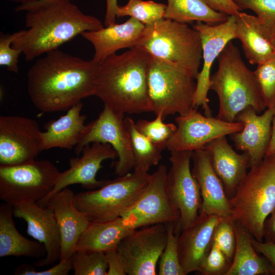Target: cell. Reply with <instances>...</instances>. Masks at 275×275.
<instances>
[{"mask_svg":"<svg viewBox=\"0 0 275 275\" xmlns=\"http://www.w3.org/2000/svg\"><path fill=\"white\" fill-rule=\"evenodd\" d=\"M167 168L160 164L151 174L149 183L141 197L121 216L132 229L157 224L178 223L179 210L170 194Z\"/></svg>","mask_w":275,"mask_h":275,"instance_id":"10","label":"cell"},{"mask_svg":"<svg viewBox=\"0 0 275 275\" xmlns=\"http://www.w3.org/2000/svg\"><path fill=\"white\" fill-rule=\"evenodd\" d=\"M134 230L126 225L121 217L104 222H90L79 239L75 251L105 253L117 249L120 241Z\"/></svg>","mask_w":275,"mask_h":275,"instance_id":"28","label":"cell"},{"mask_svg":"<svg viewBox=\"0 0 275 275\" xmlns=\"http://www.w3.org/2000/svg\"><path fill=\"white\" fill-rule=\"evenodd\" d=\"M235 26V15H230L226 21L217 24L211 25L197 21L193 26L201 37L203 59L202 68L196 79L193 107L198 108L201 106L204 115L207 117L212 116V113L208 104L209 99L208 98L211 69L215 59L217 58L226 45L236 39Z\"/></svg>","mask_w":275,"mask_h":275,"instance_id":"16","label":"cell"},{"mask_svg":"<svg viewBox=\"0 0 275 275\" xmlns=\"http://www.w3.org/2000/svg\"><path fill=\"white\" fill-rule=\"evenodd\" d=\"M203 149L208 153L212 168L228 198L231 199L246 176L247 169L250 168L249 154L237 153L228 142L226 136L210 141Z\"/></svg>","mask_w":275,"mask_h":275,"instance_id":"23","label":"cell"},{"mask_svg":"<svg viewBox=\"0 0 275 275\" xmlns=\"http://www.w3.org/2000/svg\"><path fill=\"white\" fill-rule=\"evenodd\" d=\"M60 173L47 160L0 166V199L12 206L37 202L53 189Z\"/></svg>","mask_w":275,"mask_h":275,"instance_id":"9","label":"cell"},{"mask_svg":"<svg viewBox=\"0 0 275 275\" xmlns=\"http://www.w3.org/2000/svg\"><path fill=\"white\" fill-rule=\"evenodd\" d=\"M99 63L59 49L37 59L27 74V89L33 105L43 113L65 111L94 96Z\"/></svg>","mask_w":275,"mask_h":275,"instance_id":"1","label":"cell"},{"mask_svg":"<svg viewBox=\"0 0 275 275\" xmlns=\"http://www.w3.org/2000/svg\"><path fill=\"white\" fill-rule=\"evenodd\" d=\"M74 275H106L108 265L102 252L77 250L72 256Z\"/></svg>","mask_w":275,"mask_h":275,"instance_id":"33","label":"cell"},{"mask_svg":"<svg viewBox=\"0 0 275 275\" xmlns=\"http://www.w3.org/2000/svg\"><path fill=\"white\" fill-rule=\"evenodd\" d=\"M229 199L232 218L258 241L263 240L264 223L275 208V154L251 167Z\"/></svg>","mask_w":275,"mask_h":275,"instance_id":"6","label":"cell"},{"mask_svg":"<svg viewBox=\"0 0 275 275\" xmlns=\"http://www.w3.org/2000/svg\"><path fill=\"white\" fill-rule=\"evenodd\" d=\"M145 27L139 20L130 17L122 23L85 32L81 35L92 44L93 59L100 63L120 49L135 47Z\"/></svg>","mask_w":275,"mask_h":275,"instance_id":"24","label":"cell"},{"mask_svg":"<svg viewBox=\"0 0 275 275\" xmlns=\"http://www.w3.org/2000/svg\"><path fill=\"white\" fill-rule=\"evenodd\" d=\"M262 22L267 37L275 50V24Z\"/></svg>","mask_w":275,"mask_h":275,"instance_id":"49","label":"cell"},{"mask_svg":"<svg viewBox=\"0 0 275 275\" xmlns=\"http://www.w3.org/2000/svg\"><path fill=\"white\" fill-rule=\"evenodd\" d=\"M72 269V257L66 260H60V262L52 267L43 271H37L34 266L23 264L17 267L16 275H67Z\"/></svg>","mask_w":275,"mask_h":275,"instance_id":"41","label":"cell"},{"mask_svg":"<svg viewBox=\"0 0 275 275\" xmlns=\"http://www.w3.org/2000/svg\"><path fill=\"white\" fill-rule=\"evenodd\" d=\"M81 154L80 157L69 159V168L61 172L53 189L37 202L39 205L44 207L53 195L70 185L80 184L83 188L94 189L106 182L107 180H98L96 176L104 160L118 158L113 147L107 143L94 142L86 145Z\"/></svg>","mask_w":275,"mask_h":275,"instance_id":"17","label":"cell"},{"mask_svg":"<svg viewBox=\"0 0 275 275\" xmlns=\"http://www.w3.org/2000/svg\"><path fill=\"white\" fill-rule=\"evenodd\" d=\"M145 26L135 46L153 58L181 69L196 79L202 58L199 32L186 23L166 18Z\"/></svg>","mask_w":275,"mask_h":275,"instance_id":"5","label":"cell"},{"mask_svg":"<svg viewBox=\"0 0 275 275\" xmlns=\"http://www.w3.org/2000/svg\"><path fill=\"white\" fill-rule=\"evenodd\" d=\"M195 79L181 69L152 57L147 72L151 112L163 120L187 113L194 108Z\"/></svg>","mask_w":275,"mask_h":275,"instance_id":"8","label":"cell"},{"mask_svg":"<svg viewBox=\"0 0 275 275\" xmlns=\"http://www.w3.org/2000/svg\"><path fill=\"white\" fill-rule=\"evenodd\" d=\"M167 241L166 224L138 228L125 236L117 250L128 275L157 274L156 265Z\"/></svg>","mask_w":275,"mask_h":275,"instance_id":"12","label":"cell"},{"mask_svg":"<svg viewBox=\"0 0 275 275\" xmlns=\"http://www.w3.org/2000/svg\"><path fill=\"white\" fill-rule=\"evenodd\" d=\"M274 154H275V112L272 119L271 135L265 156Z\"/></svg>","mask_w":275,"mask_h":275,"instance_id":"48","label":"cell"},{"mask_svg":"<svg viewBox=\"0 0 275 275\" xmlns=\"http://www.w3.org/2000/svg\"><path fill=\"white\" fill-rule=\"evenodd\" d=\"M151 58L138 46L110 56L99 63L94 80V96L104 106L120 114L151 112L147 84Z\"/></svg>","mask_w":275,"mask_h":275,"instance_id":"3","label":"cell"},{"mask_svg":"<svg viewBox=\"0 0 275 275\" xmlns=\"http://www.w3.org/2000/svg\"><path fill=\"white\" fill-rule=\"evenodd\" d=\"M24 30L12 34L0 35V65L6 66L8 71L15 73L19 72V57L21 50L12 46V42L21 35Z\"/></svg>","mask_w":275,"mask_h":275,"instance_id":"38","label":"cell"},{"mask_svg":"<svg viewBox=\"0 0 275 275\" xmlns=\"http://www.w3.org/2000/svg\"><path fill=\"white\" fill-rule=\"evenodd\" d=\"M13 215L23 219L27 224L26 233L43 244L46 254L34 263L36 267L51 265L60 260L61 240L59 228L51 209L28 202L13 206Z\"/></svg>","mask_w":275,"mask_h":275,"instance_id":"18","label":"cell"},{"mask_svg":"<svg viewBox=\"0 0 275 275\" xmlns=\"http://www.w3.org/2000/svg\"><path fill=\"white\" fill-rule=\"evenodd\" d=\"M118 6L117 0H106V12L104 21L105 26L116 23Z\"/></svg>","mask_w":275,"mask_h":275,"instance_id":"46","label":"cell"},{"mask_svg":"<svg viewBox=\"0 0 275 275\" xmlns=\"http://www.w3.org/2000/svg\"><path fill=\"white\" fill-rule=\"evenodd\" d=\"M215 10L230 15H237L241 9L232 0H206Z\"/></svg>","mask_w":275,"mask_h":275,"instance_id":"44","label":"cell"},{"mask_svg":"<svg viewBox=\"0 0 275 275\" xmlns=\"http://www.w3.org/2000/svg\"><path fill=\"white\" fill-rule=\"evenodd\" d=\"M235 34L250 64L258 65L275 57V50L257 16L240 12L236 16Z\"/></svg>","mask_w":275,"mask_h":275,"instance_id":"26","label":"cell"},{"mask_svg":"<svg viewBox=\"0 0 275 275\" xmlns=\"http://www.w3.org/2000/svg\"><path fill=\"white\" fill-rule=\"evenodd\" d=\"M175 121L177 129L166 145L171 152L203 149L210 141L240 131L243 128L241 122H227L217 117L203 116L197 107L179 115Z\"/></svg>","mask_w":275,"mask_h":275,"instance_id":"13","label":"cell"},{"mask_svg":"<svg viewBox=\"0 0 275 275\" xmlns=\"http://www.w3.org/2000/svg\"><path fill=\"white\" fill-rule=\"evenodd\" d=\"M177 224L171 223L166 224L167 241L165 248L159 260L157 274L184 275L179 258L178 235L176 233Z\"/></svg>","mask_w":275,"mask_h":275,"instance_id":"34","label":"cell"},{"mask_svg":"<svg viewBox=\"0 0 275 275\" xmlns=\"http://www.w3.org/2000/svg\"><path fill=\"white\" fill-rule=\"evenodd\" d=\"M266 108L275 107V57L257 65L254 71Z\"/></svg>","mask_w":275,"mask_h":275,"instance_id":"36","label":"cell"},{"mask_svg":"<svg viewBox=\"0 0 275 275\" xmlns=\"http://www.w3.org/2000/svg\"><path fill=\"white\" fill-rule=\"evenodd\" d=\"M263 240L275 243V208L264 223Z\"/></svg>","mask_w":275,"mask_h":275,"instance_id":"45","label":"cell"},{"mask_svg":"<svg viewBox=\"0 0 275 275\" xmlns=\"http://www.w3.org/2000/svg\"><path fill=\"white\" fill-rule=\"evenodd\" d=\"M41 132L34 120L18 116H0V166L35 160L40 151Z\"/></svg>","mask_w":275,"mask_h":275,"instance_id":"14","label":"cell"},{"mask_svg":"<svg viewBox=\"0 0 275 275\" xmlns=\"http://www.w3.org/2000/svg\"><path fill=\"white\" fill-rule=\"evenodd\" d=\"M124 115L104 106L98 118L86 125L74 152L79 156L83 148L94 142L111 145L118 154L115 174L123 176L134 168V158L128 132L124 124Z\"/></svg>","mask_w":275,"mask_h":275,"instance_id":"11","label":"cell"},{"mask_svg":"<svg viewBox=\"0 0 275 275\" xmlns=\"http://www.w3.org/2000/svg\"><path fill=\"white\" fill-rule=\"evenodd\" d=\"M11 2L19 3L20 6H36L56 4L59 3L71 2L73 0H7Z\"/></svg>","mask_w":275,"mask_h":275,"instance_id":"47","label":"cell"},{"mask_svg":"<svg viewBox=\"0 0 275 275\" xmlns=\"http://www.w3.org/2000/svg\"><path fill=\"white\" fill-rule=\"evenodd\" d=\"M231 263L213 242L210 251L197 272L202 275H226Z\"/></svg>","mask_w":275,"mask_h":275,"instance_id":"39","label":"cell"},{"mask_svg":"<svg viewBox=\"0 0 275 275\" xmlns=\"http://www.w3.org/2000/svg\"><path fill=\"white\" fill-rule=\"evenodd\" d=\"M241 9L254 11L263 22L275 24V0H232Z\"/></svg>","mask_w":275,"mask_h":275,"instance_id":"40","label":"cell"},{"mask_svg":"<svg viewBox=\"0 0 275 275\" xmlns=\"http://www.w3.org/2000/svg\"><path fill=\"white\" fill-rule=\"evenodd\" d=\"M16 12H25L21 35L12 46L21 50L31 61L56 49L87 31L98 30L103 26L96 17L83 13L72 2L36 6L16 7Z\"/></svg>","mask_w":275,"mask_h":275,"instance_id":"2","label":"cell"},{"mask_svg":"<svg viewBox=\"0 0 275 275\" xmlns=\"http://www.w3.org/2000/svg\"><path fill=\"white\" fill-rule=\"evenodd\" d=\"M45 206L53 211L59 228L61 240L60 260L68 259L75 253L79 239L90 221L86 214L77 208L75 195L67 187L53 195Z\"/></svg>","mask_w":275,"mask_h":275,"instance_id":"21","label":"cell"},{"mask_svg":"<svg viewBox=\"0 0 275 275\" xmlns=\"http://www.w3.org/2000/svg\"><path fill=\"white\" fill-rule=\"evenodd\" d=\"M124 124L130 138L134 155L133 171L148 172L151 167L158 163L162 158L163 150L141 133L131 118H125Z\"/></svg>","mask_w":275,"mask_h":275,"instance_id":"31","label":"cell"},{"mask_svg":"<svg viewBox=\"0 0 275 275\" xmlns=\"http://www.w3.org/2000/svg\"><path fill=\"white\" fill-rule=\"evenodd\" d=\"M236 246L226 275H270L268 261L258 255L252 243L253 236L241 224L234 221Z\"/></svg>","mask_w":275,"mask_h":275,"instance_id":"29","label":"cell"},{"mask_svg":"<svg viewBox=\"0 0 275 275\" xmlns=\"http://www.w3.org/2000/svg\"><path fill=\"white\" fill-rule=\"evenodd\" d=\"M275 107L267 108L259 115L252 107L240 112L235 121L242 122L243 129L231 134L230 139L238 150L250 156V168L260 162L265 156L270 140Z\"/></svg>","mask_w":275,"mask_h":275,"instance_id":"20","label":"cell"},{"mask_svg":"<svg viewBox=\"0 0 275 275\" xmlns=\"http://www.w3.org/2000/svg\"><path fill=\"white\" fill-rule=\"evenodd\" d=\"M82 106L80 102L58 119L45 124V131L41 134V151L53 148L70 150L75 147L86 126L87 116L81 115Z\"/></svg>","mask_w":275,"mask_h":275,"instance_id":"25","label":"cell"},{"mask_svg":"<svg viewBox=\"0 0 275 275\" xmlns=\"http://www.w3.org/2000/svg\"><path fill=\"white\" fill-rule=\"evenodd\" d=\"M252 243L256 251L262 254L268 261L271 268V274L275 275V243L259 241L253 236Z\"/></svg>","mask_w":275,"mask_h":275,"instance_id":"43","label":"cell"},{"mask_svg":"<svg viewBox=\"0 0 275 275\" xmlns=\"http://www.w3.org/2000/svg\"><path fill=\"white\" fill-rule=\"evenodd\" d=\"M163 120L158 115L152 121L140 119L135 123L138 130L162 150L177 129L176 125L164 123Z\"/></svg>","mask_w":275,"mask_h":275,"instance_id":"35","label":"cell"},{"mask_svg":"<svg viewBox=\"0 0 275 275\" xmlns=\"http://www.w3.org/2000/svg\"><path fill=\"white\" fill-rule=\"evenodd\" d=\"M167 5L153 1L129 0L124 6H118L117 17L129 16L145 26L164 18Z\"/></svg>","mask_w":275,"mask_h":275,"instance_id":"32","label":"cell"},{"mask_svg":"<svg viewBox=\"0 0 275 275\" xmlns=\"http://www.w3.org/2000/svg\"><path fill=\"white\" fill-rule=\"evenodd\" d=\"M218 69L210 76V90L217 94L216 117L235 122L237 115L248 107L258 114L266 108L254 71L245 65L238 48L230 41L217 57Z\"/></svg>","mask_w":275,"mask_h":275,"instance_id":"4","label":"cell"},{"mask_svg":"<svg viewBox=\"0 0 275 275\" xmlns=\"http://www.w3.org/2000/svg\"><path fill=\"white\" fill-rule=\"evenodd\" d=\"M151 174L133 171L116 179L107 180L95 190L75 195L77 208L90 222H104L121 217L141 197Z\"/></svg>","mask_w":275,"mask_h":275,"instance_id":"7","label":"cell"},{"mask_svg":"<svg viewBox=\"0 0 275 275\" xmlns=\"http://www.w3.org/2000/svg\"><path fill=\"white\" fill-rule=\"evenodd\" d=\"M104 253L108 265L106 275L127 274L124 260L117 249Z\"/></svg>","mask_w":275,"mask_h":275,"instance_id":"42","label":"cell"},{"mask_svg":"<svg viewBox=\"0 0 275 275\" xmlns=\"http://www.w3.org/2000/svg\"><path fill=\"white\" fill-rule=\"evenodd\" d=\"M223 217L199 214L178 237V250L184 275L198 272L211 250L215 229Z\"/></svg>","mask_w":275,"mask_h":275,"instance_id":"19","label":"cell"},{"mask_svg":"<svg viewBox=\"0 0 275 275\" xmlns=\"http://www.w3.org/2000/svg\"><path fill=\"white\" fill-rule=\"evenodd\" d=\"M164 18L187 23L194 21L217 24L229 15L214 9L206 0H167Z\"/></svg>","mask_w":275,"mask_h":275,"instance_id":"30","label":"cell"},{"mask_svg":"<svg viewBox=\"0 0 275 275\" xmlns=\"http://www.w3.org/2000/svg\"><path fill=\"white\" fill-rule=\"evenodd\" d=\"M213 242L232 263L236 246L234 221L232 217L222 218L215 229Z\"/></svg>","mask_w":275,"mask_h":275,"instance_id":"37","label":"cell"},{"mask_svg":"<svg viewBox=\"0 0 275 275\" xmlns=\"http://www.w3.org/2000/svg\"><path fill=\"white\" fill-rule=\"evenodd\" d=\"M13 207L4 202L0 205V257L24 256L36 259L44 257V245L22 236L13 219Z\"/></svg>","mask_w":275,"mask_h":275,"instance_id":"27","label":"cell"},{"mask_svg":"<svg viewBox=\"0 0 275 275\" xmlns=\"http://www.w3.org/2000/svg\"><path fill=\"white\" fill-rule=\"evenodd\" d=\"M193 152H171V167L167 173L168 189L180 213L177 230L181 231L195 222L202 205L200 188L190 168Z\"/></svg>","mask_w":275,"mask_h":275,"instance_id":"15","label":"cell"},{"mask_svg":"<svg viewBox=\"0 0 275 275\" xmlns=\"http://www.w3.org/2000/svg\"><path fill=\"white\" fill-rule=\"evenodd\" d=\"M192 174L199 185L202 197L199 214L232 217L229 199L223 185L214 172L204 149L193 151Z\"/></svg>","mask_w":275,"mask_h":275,"instance_id":"22","label":"cell"}]
</instances>
